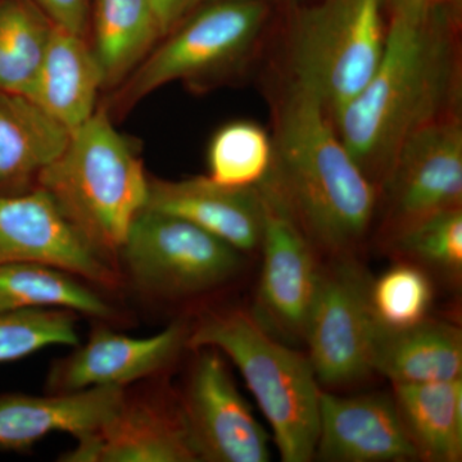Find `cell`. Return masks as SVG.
<instances>
[{"instance_id": "obj_21", "label": "cell", "mask_w": 462, "mask_h": 462, "mask_svg": "<svg viewBox=\"0 0 462 462\" xmlns=\"http://www.w3.org/2000/svg\"><path fill=\"white\" fill-rule=\"evenodd\" d=\"M393 398L419 460L462 457V380L393 384Z\"/></svg>"}, {"instance_id": "obj_27", "label": "cell", "mask_w": 462, "mask_h": 462, "mask_svg": "<svg viewBox=\"0 0 462 462\" xmlns=\"http://www.w3.org/2000/svg\"><path fill=\"white\" fill-rule=\"evenodd\" d=\"M433 294V282L427 270L406 261L389 269L370 285L376 319L391 329L411 327L427 319Z\"/></svg>"}, {"instance_id": "obj_16", "label": "cell", "mask_w": 462, "mask_h": 462, "mask_svg": "<svg viewBox=\"0 0 462 462\" xmlns=\"http://www.w3.org/2000/svg\"><path fill=\"white\" fill-rule=\"evenodd\" d=\"M145 208L190 221L242 254L260 249L263 206L257 187H225L208 176L152 180Z\"/></svg>"}, {"instance_id": "obj_3", "label": "cell", "mask_w": 462, "mask_h": 462, "mask_svg": "<svg viewBox=\"0 0 462 462\" xmlns=\"http://www.w3.org/2000/svg\"><path fill=\"white\" fill-rule=\"evenodd\" d=\"M36 181L88 245L115 264L133 221L147 206L149 180L107 114L96 112L72 132L65 151Z\"/></svg>"}, {"instance_id": "obj_30", "label": "cell", "mask_w": 462, "mask_h": 462, "mask_svg": "<svg viewBox=\"0 0 462 462\" xmlns=\"http://www.w3.org/2000/svg\"><path fill=\"white\" fill-rule=\"evenodd\" d=\"M154 9L163 35L178 26L188 12L196 7L199 0H149Z\"/></svg>"}, {"instance_id": "obj_14", "label": "cell", "mask_w": 462, "mask_h": 462, "mask_svg": "<svg viewBox=\"0 0 462 462\" xmlns=\"http://www.w3.org/2000/svg\"><path fill=\"white\" fill-rule=\"evenodd\" d=\"M315 457L330 462L419 460L393 396L322 392Z\"/></svg>"}, {"instance_id": "obj_31", "label": "cell", "mask_w": 462, "mask_h": 462, "mask_svg": "<svg viewBox=\"0 0 462 462\" xmlns=\"http://www.w3.org/2000/svg\"><path fill=\"white\" fill-rule=\"evenodd\" d=\"M455 0H387V9L391 16L394 14H422L448 7Z\"/></svg>"}, {"instance_id": "obj_2", "label": "cell", "mask_w": 462, "mask_h": 462, "mask_svg": "<svg viewBox=\"0 0 462 462\" xmlns=\"http://www.w3.org/2000/svg\"><path fill=\"white\" fill-rule=\"evenodd\" d=\"M273 162L258 190L281 207L319 254L355 256L379 190L340 141L314 94L289 83L275 107Z\"/></svg>"}, {"instance_id": "obj_5", "label": "cell", "mask_w": 462, "mask_h": 462, "mask_svg": "<svg viewBox=\"0 0 462 462\" xmlns=\"http://www.w3.org/2000/svg\"><path fill=\"white\" fill-rule=\"evenodd\" d=\"M387 0H321L298 14L288 38L289 83L333 116L366 87L387 41Z\"/></svg>"}, {"instance_id": "obj_7", "label": "cell", "mask_w": 462, "mask_h": 462, "mask_svg": "<svg viewBox=\"0 0 462 462\" xmlns=\"http://www.w3.org/2000/svg\"><path fill=\"white\" fill-rule=\"evenodd\" d=\"M373 279L355 256L331 258L320 285L305 340L316 379L343 387L373 374L380 324L370 300Z\"/></svg>"}, {"instance_id": "obj_28", "label": "cell", "mask_w": 462, "mask_h": 462, "mask_svg": "<svg viewBox=\"0 0 462 462\" xmlns=\"http://www.w3.org/2000/svg\"><path fill=\"white\" fill-rule=\"evenodd\" d=\"M75 312L29 309L0 312V364L51 346H78Z\"/></svg>"}, {"instance_id": "obj_24", "label": "cell", "mask_w": 462, "mask_h": 462, "mask_svg": "<svg viewBox=\"0 0 462 462\" xmlns=\"http://www.w3.org/2000/svg\"><path fill=\"white\" fill-rule=\"evenodd\" d=\"M53 25L27 0H0V91L23 94L35 80Z\"/></svg>"}, {"instance_id": "obj_18", "label": "cell", "mask_w": 462, "mask_h": 462, "mask_svg": "<svg viewBox=\"0 0 462 462\" xmlns=\"http://www.w3.org/2000/svg\"><path fill=\"white\" fill-rule=\"evenodd\" d=\"M102 69L84 36L53 25L38 75L25 94L69 132L96 114Z\"/></svg>"}, {"instance_id": "obj_10", "label": "cell", "mask_w": 462, "mask_h": 462, "mask_svg": "<svg viewBox=\"0 0 462 462\" xmlns=\"http://www.w3.org/2000/svg\"><path fill=\"white\" fill-rule=\"evenodd\" d=\"M260 196L263 270L252 315L278 339L305 340L320 285V254L281 207L261 191Z\"/></svg>"}, {"instance_id": "obj_20", "label": "cell", "mask_w": 462, "mask_h": 462, "mask_svg": "<svg viewBox=\"0 0 462 462\" xmlns=\"http://www.w3.org/2000/svg\"><path fill=\"white\" fill-rule=\"evenodd\" d=\"M373 372L392 384L461 378L462 334L449 322L424 319L411 327L380 328Z\"/></svg>"}, {"instance_id": "obj_25", "label": "cell", "mask_w": 462, "mask_h": 462, "mask_svg": "<svg viewBox=\"0 0 462 462\" xmlns=\"http://www.w3.org/2000/svg\"><path fill=\"white\" fill-rule=\"evenodd\" d=\"M387 245L406 263L457 278L462 272V208L427 215L389 231Z\"/></svg>"}, {"instance_id": "obj_9", "label": "cell", "mask_w": 462, "mask_h": 462, "mask_svg": "<svg viewBox=\"0 0 462 462\" xmlns=\"http://www.w3.org/2000/svg\"><path fill=\"white\" fill-rule=\"evenodd\" d=\"M379 197L387 200L385 234L427 215L462 208L460 108L425 125L403 142Z\"/></svg>"}, {"instance_id": "obj_22", "label": "cell", "mask_w": 462, "mask_h": 462, "mask_svg": "<svg viewBox=\"0 0 462 462\" xmlns=\"http://www.w3.org/2000/svg\"><path fill=\"white\" fill-rule=\"evenodd\" d=\"M163 36L149 0H97L93 51L106 85L123 80Z\"/></svg>"}, {"instance_id": "obj_29", "label": "cell", "mask_w": 462, "mask_h": 462, "mask_svg": "<svg viewBox=\"0 0 462 462\" xmlns=\"http://www.w3.org/2000/svg\"><path fill=\"white\" fill-rule=\"evenodd\" d=\"M51 25L84 36L89 16V0H33Z\"/></svg>"}, {"instance_id": "obj_13", "label": "cell", "mask_w": 462, "mask_h": 462, "mask_svg": "<svg viewBox=\"0 0 462 462\" xmlns=\"http://www.w3.org/2000/svg\"><path fill=\"white\" fill-rule=\"evenodd\" d=\"M65 462L199 461L182 416L180 402L161 394L125 397L99 430L78 438Z\"/></svg>"}, {"instance_id": "obj_15", "label": "cell", "mask_w": 462, "mask_h": 462, "mask_svg": "<svg viewBox=\"0 0 462 462\" xmlns=\"http://www.w3.org/2000/svg\"><path fill=\"white\" fill-rule=\"evenodd\" d=\"M188 336L189 330L182 324H172L148 338H132L107 329L94 331L87 345L54 366L50 388L57 393L125 388L166 367L187 345Z\"/></svg>"}, {"instance_id": "obj_8", "label": "cell", "mask_w": 462, "mask_h": 462, "mask_svg": "<svg viewBox=\"0 0 462 462\" xmlns=\"http://www.w3.org/2000/svg\"><path fill=\"white\" fill-rule=\"evenodd\" d=\"M267 16L264 0H218L200 9L139 67L130 83V98L242 62L257 44Z\"/></svg>"}, {"instance_id": "obj_1", "label": "cell", "mask_w": 462, "mask_h": 462, "mask_svg": "<svg viewBox=\"0 0 462 462\" xmlns=\"http://www.w3.org/2000/svg\"><path fill=\"white\" fill-rule=\"evenodd\" d=\"M457 38L449 5L391 16L378 69L366 87L331 116L340 141L379 193L403 142L460 108Z\"/></svg>"}, {"instance_id": "obj_17", "label": "cell", "mask_w": 462, "mask_h": 462, "mask_svg": "<svg viewBox=\"0 0 462 462\" xmlns=\"http://www.w3.org/2000/svg\"><path fill=\"white\" fill-rule=\"evenodd\" d=\"M126 389L94 387L53 396H0V451L23 452L51 433L78 438L99 430L120 409Z\"/></svg>"}, {"instance_id": "obj_12", "label": "cell", "mask_w": 462, "mask_h": 462, "mask_svg": "<svg viewBox=\"0 0 462 462\" xmlns=\"http://www.w3.org/2000/svg\"><path fill=\"white\" fill-rule=\"evenodd\" d=\"M16 263L50 264L103 288L120 284L115 264L88 245L41 188L0 194V264Z\"/></svg>"}, {"instance_id": "obj_4", "label": "cell", "mask_w": 462, "mask_h": 462, "mask_svg": "<svg viewBox=\"0 0 462 462\" xmlns=\"http://www.w3.org/2000/svg\"><path fill=\"white\" fill-rule=\"evenodd\" d=\"M187 346L217 349L236 365L273 428L282 461L315 457L321 389L309 356L284 345L243 310L203 316Z\"/></svg>"}, {"instance_id": "obj_6", "label": "cell", "mask_w": 462, "mask_h": 462, "mask_svg": "<svg viewBox=\"0 0 462 462\" xmlns=\"http://www.w3.org/2000/svg\"><path fill=\"white\" fill-rule=\"evenodd\" d=\"M120 256L135 285L162 298L199 296L236 278L243 254L190 221L144 208Z\"/></svg>"}, {"instance_id": "obj_26", "label": "cell", "mask_w": 462, "mask_h": 462, "mask_svg": "<svg viewBox=\"0 0 462 462\" xmlns=\"http://www.w3.org/2000/svg\"><path fill=\"white\" fill-rule=\"evenodd\" d=\"M273 138L254 121L225 125L209 143L208 178L233 188L257 187L273 162Z\"/></svg>"}, {"instance_id": "obj_19", "label": "cell", "mask_w": 462, "mask_h": 462, "mask_svg": "<svg viewBox=\"0 0 462 462\" xmlns=\"http://www.w3.org/2000/svg\"><path fill=\"white\" fill-rule=\"evenodd\" d=\"M71 134L26 96L0 91V194L25 193Z\"/></svg>"}, {"instance_id": "obj_11", "label": "cell", "mask_w": 462, "mask_h": 462, "mask_svg": "<svg viewBox=\"0 0 462 462\" xmlns=\"http://www.w3.org/2000/svg\"><path fill=\"white\" fill-rule=\"evenodd\" d=\"M184 396L179 398L199 461L267 462L269 436L240 396L217 349H197Z\"/></svg>"}, {"instance_id": "obj_23", "label": "cell", "mask_w": 462, "mask_h": 462, "mask_svg": "<svg viewBox=\"0 0 462 462\" xmlns=\"http://www.w3.org/2000/svg\"><path fill=\"white\" fill-rule=\"evenodd\" d=\"M81 279L65 270L38 263L0 264V312L63 309L108 319V303Z\"/></svg>"}]
</instances>
